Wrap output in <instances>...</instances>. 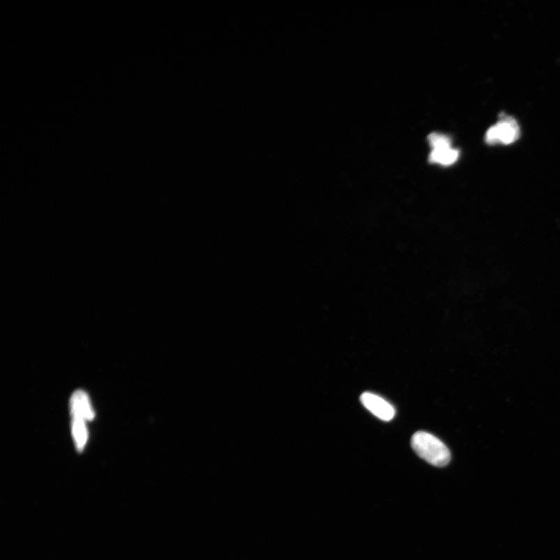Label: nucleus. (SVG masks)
<instances>
[{
    "instance_id": "nucleus-5",
    "label": "nucleus",
    "mask_w": 560,
    "mask_h": 560,
    "mask_svg": "<svg viewBox=\"0 0 560 560\" xmlns=\"http://www.w3.org/2000/svg\"><path fill=\"white\" fill-rule=\"evenodd\" d=\"M459 158V150L452 147L433 149L429 154V161L442 166L452 165Z\"/></svg>"
},
{
    "instance_id": "nucleus-6",
    "label": "nucleus",
    "mask_w": 560,
    "mask_h": 560,
    "mask_svg": "<svg viewBox=\"0 0 560 560\" xmlns=\"http://www.w3.org/2000/svg\"><path fill=\"white\" fill-rule=\"evenodd\" d=\"M84 418L73 416V434L80 452L84 450L87 439V432Z\"/></svg>"
},
{
    "instance_id": "nucleus-1",
    "label": "nucleus",
    "mask_w": 560,
    "mask_h": 560,
    "mask_svg": "<svg viewBox=\"0 0 560 560\" xmlns=\"http://www.w3.org/2000/svg\"><path fill=\"white\" fill-rule=\"evenodd\" d=\"M414 452L422 459L436 467H445L452 455L448 448L435 436L427 432L415 433L411 440Z\"/></svg>"
},
{
    "instance_id": "nucleus-4",
    "label": "nucleus",
    "mask_w": 560,
    "mask_h": 560,
    "mask_svg": "<svg viewBox=\"0 0 560 560\" xmlns=\"http://www.w3.org/2000/svg\"><path fill=\"white\" fill-rule=\"evenodd\" d=\"M71 413L73 416H78L87 421L94 419V412L88 396L83 391L75 392L71 399Z\"/></svg>"
},
{
    "instance_id": "nucleus-7",
    "label": "nucleus",
    "mask_w": 560,
    "mask_h": 560,
    "mask_svg": "<svg viewBox=\"0 0 560 560\" xmlns=\"http://www.w3.org/2000/svg\"><path fill=\"white\" fill-rule=\"evenodd\" d=\"M430 147L433 149L452 147V141L448 136L439 133H432L428 136Z\"/></svg>"
},
{
    "instance_id": "nucleus-2",
    "label": "nucleus",
    "mask_w": 560,
    "mask_h": 560,
    "mask_svg": "<svg viewBox=\"0 0 560 560\" xmlns=\"http://www.w3.org/2000/svg\"><path fill=\"white\" fill-rule=\"evenodd\" d=\"M520 135L516 120L510 117H503L496 125L488 129L486 134V141L489 145L503 143L510 145L515 142Z\"/></svg>"
},
{
    "instance_id": "nucleus-3",
    "label": "nucleus",
    "mask_w": 560,
    "mask_h": 560,
    "mask_svg": "<svg viewBox=\"0 0 560 560\" xmlns=\"http://www.w3.org/2000/svg\"><path fill=\"white\" fill-rule=\"evenodd\" d=\"M360 401L367 411L381 420L388 422L395 418L393 406L377 395L365 392L360 396Z\"/></svg>"
}]
</instances>
